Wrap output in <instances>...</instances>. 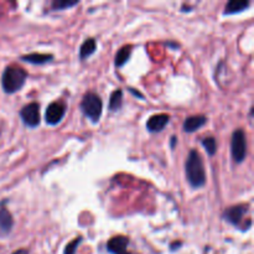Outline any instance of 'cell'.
Instances as JSON below:
<instances>
[{
	"label": "cell",
	"instance_id": "8fae6325",
	"mask_svg": "<svg viewBox=\"0 0 254 254\" xmlns=\"http://www.w3.org/2000/svg\"><path fill=\"white\" fill-rule=\"evenodd\" d=\"M207 118L205 116H191L184 122V131L186 133H193V131L198 130L202 126H205Z\"/></svg>",
	"mask_w": 254,
	"mask_h": 254
},
{
	"label": "cell",
	"instance_id": "6da1fadb",
	"mask_svg": "<svg viewBox=\"0 0 254 254\" xmlns=\"http://www.w3.org/2000/svg\"><path fill=\"white\" fill-rule=\"evenodd\" d=\"M185 174L188 183L192 189H200L206 184V173L202 158L196 149H192L186 159Z\"/></svg>",
	"mask_w": 254,
	"mask_h": 254
},
{
	"label": "cell",
	"instance_id": "30bf717a",
	"mask_svg": "<svg viewBox=\"0 0 254 254\" xmlns=\"http://www.w3.org/2000/svg\"><path fill=\"white\" fill-rule=\"evenodd\" d=\"M14 220L10 211L4 205H0V232L7 235L12 230Z\"/></svg>",
	"mask_w": 254,
	"mask_h": 254
},
{
	"label": "cell",
	"instance_id": "d6986e66",
	"mask_svg": "<svg viewBox=\"0 0 254 254\" xmlns=\"http://www.w3.org/2000/svg\"><path fill=\"white\" fill-rule=\"evenodd\" d=\"M82 241H83V238L82 237H77L74 238L73 241H71V242L66 246V248H64V254H76L77 248H78V246L81 245Z\"/></svg>",
	"mask_w": 254,
	"mask_h": 254
},
{
	"label": "cell",
	"instance_id": "e0dca14e",
	"mask_svg": "<svg viewBox=\"0 0 254 254\" xmlns=\"http://www.w3.org/2000/svg\"><path fill=\"white\" fill-rule=\"evenodd\" d=\"M201 143H202L203 148L206 149V151H207V154L210 156L215 155L216 151H217V141H216V139L213 138V136H207V138H203L202 140H201Z\"/></svg>",
	"mask_w": 254,
	"mask_h": 254
},
{
	"label": "cell",
	"instance_id": "9c48e42d",
	"mask_svg": "<svg viewBox=\"0 0 254 254\" xmlns=\"http://www.w3.org/2000/svg\"><path fill=\"white\" fill-rule=\"evenodd\" d=\"M169 121H170V117L168 114H155V116H151L148 119V122H146V129L150 133H159V131H161L168 126Z\"/></svg>",
	"mask_w": 254,
	"mask_h": 254
},
{
	"label": "cell",
	"instance_id": "ba28073f",
	"mask_svg": "<svg viewBox=\"0 0 254 254\" xmlns=\"http://www.w3.org/2000/svg\"><path fill=\"white\" fill-rule=\"evenodd\" d=\"M129 238L126 236H116L107 242V251L112 254H131L128 252Z\"/></svg>",
	"mask_w": 254,
	"mask_h": 254
},
{
	"label": "cell",
	"instance_id": "ac0fdd59",
	"mask_svg": "<svg viewBox=\"0 0 254 254\" xmlns=\"http://www.w3.org/2000/svg\"><path fill=\"white\" fill-rule=\"evenodd\" d=\"M78 4L77 1H66V0H56L52 1V9L54 10H62V9H68V7L76 6Z\"/></svg>",
	"mask_w": 254,
	"mask_h": 254
},
{
	"label": "cell",
	"instance_id": "2e32d148",
	"mask_svg": "<svg viewBox=\"0 0 254 254\" xmlns=\"http://www.w3.org/2000/svg\"><path fill=\"white\" fill-rule=\"evenodd\" d=\"M122 104H123V92H122V89H116V91L111 94L109 109H111L112 112H117L122 108Z\"/></svg>",
	"mask_w": 254,
	"mask_h": 254
},
{
	"label": "cell",
	"instance_id": "52a82bcc",
	"mask_svg": "<svg viewBox=\"0 0 254 254\" xmlns=\"http://www.w3.org/2000/svg\"><path fill=\"white\" fill-rule=\"evenodd\" d=\"M246 212H247V206L246 205L232 206L223 212L222 218L232 226H240Z\"/></svg>",
	"mask_w": 254,
	"mask_h": 254
},
{
	"label": "cell",
	"instance_id": "5bb4252c",
	"mask_svg": "<svg viewBox=\"0 0 254 254\" xmlns=\"http://www.w3.org/2000/svg\"><path fill=\"white\" fill-rule=\"evenodd\" d=\"M131 50H133V47L130 45H127V46L121 47L118 50L116 57H114V64H116L117 67L124 66L129 61V59L131 56Z\"/></svg>",
	"mask_w": 254,
	"mask_h": 254
},
{
	"label": "cell",
	"instance_id": "277c9868",
	"mask_svg": "<svg viewBox=\"0 0 254 254\" xmlns=\"http://www.w3.org/2000/svg\"><path fill=\"white\" fill-rule=\"evenodd\" d=\"M247 136L242 129H237L232 133L231 138V155L235 163L241 164L247 158Z\"/></svg>",
	"mask_w": 254,
	"mask_h": 254
},
{
	"label": "cell",
	"instance_id": "9a60e30c",
	"mask_svg": "<svg viewBox=\"0 0 254 254\" xmlns=\"http://www.w3.org/2000/svg\"><path fill=\"white\" fill-rule=\"evenodd\" d=\"M54 59L52 55L49 54H30L21 56V60L25 62H29L32 64H44L46 62H50Z\"/></svg>",
	"mask_w": 254,
	"mask_h": 254
},
{
	"label": "cell",
	"instance_id": "4fadbf2b",
	"mask_svg": "<svg viewBox=\"0 0 254 254\" xmlns=\"http://www.w3.org/2000/svg\"><path fill=\"white\" fill-rule=\"evenodd\" d=\"M96 49H97L96 39H92V37L87 39L86 41L81 45V49H79V59L81 60L88 59L89 56H92V55L96 52Z\"/></svg>",
	"mask_w": 254,
	"mask_h": 254
},
{
	"label": "cell",
	"instance_id": "8992f818",
	"mask_svg": "<svg viewBox=\"0 0 254 254\" xmlns=\"http://www.w3.org/2000/svg\"><path fill=\"white\" fill-rule=\"evenodd\" d=\"M64 113H66V107L62 102H52L46 108L45 122L49 126H57L64 119Z\"/></svg>",
	"mask_w": 254,
	"mask_h": 254
},
{
	"label": "cell",
	"instance_id": "7c38bea8",
	"mask_svg": "<svg viewBox=\"0 0 254 254\" xmlns=\"http://www.w3.org/2000/svg\"><path fill=\"white\" fill-rule=\"evenodd\" d=\"M250 1L247 0H231V1L227 2L225 7V11L223 14L225 15H233L238 14V12L245 11L246 9L250 7Z\"/></svg>",
	"mask_w": 254,
	"mask_h": 254
},
{
	"label": "cell",
	"instance_id": "ffe728a7",
	"mask_svg": "<svg viewBox=\"0 0 254 254\" xmlns=\"http://www.w3.org/2000/svg\"><path fill=\"white\" fill-rule=\"evenodd\" d=\"M12 254H29V252H27V250H19V251H16V252H14Z\"/></svg>",
	"mask_w": 254,
	"mask_h": 254
},
{
	"label": "cell",
	"instance_id": "3957f363",
	"mask_svg": "<svg viewBox=\"0 0 254 254\" xmlns=\"http://www.w3.org/2000/svg\"><path fill=\"white\" fill-rule=\"evenodd\" d=\"M81 111L87 118L91 119L93 123H97L103 112V103H102L101 97L93 92L84 94L81 101Z\"/></svg>",
	"mask_w": 254,
	"mask_h": 254
},
{
	"label": "cell",
	"instance_id": "7a4b0ae2",
	"mask_svg": "<svg viewBox=\"0 0 254 254\" xmlns=\"http://www.w3.org/2000/svg\"><path fill=\"white\" fill-rule=\"evenodd\" d=\"M27 73L19 66H7L2 72L1 86L5 93L12 94L20 91L26 82Z\"/></svg>",
	"mask_w": 254,
	"mask_h": 254
},
{
	"label": "cell",
	"instance_id": "5b68a950",
	"mask_svg": "<svg viewBox=\"0 0 254 254\" xmlns=\"http://www.w3.org/2000/svg\"><path fill=\"white\" fill-rule=\"evenodd\" d=\"M20 117H21L22 122L25 126L30 127V128H36L39 127L40 121H41V116H40V104L36 102L26 104L20 111Z\"/></svg>",
	"mask_w": 254,
	"mask_h": 254
}]
</instances>
